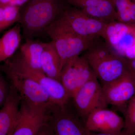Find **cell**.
Returning <instances> with one entry per match:
<instances>
[{"mask_svg":"<svg viewBox=\"0 0 135 135\" xmlns=\"http://www.w3.org/2000/svg\"><path fill=\"white\" fill-rule=\"evenodd\" d=\"M102 86L107 104L116 107L120 110L135 95V74L128 71Z\"/></svg>","mask_w":135,"mask_h":135,"instance_id":"30bf717a","label":"cell"},{"mask_svg":"<svg viewBox=\"0 0 135 135\" xmlns=\"http://www.w3.org/2000/svg\"><path fill=\"white\" fill-rule=\"evenodd\" d=\"M73 4L86 15L107 24L116 21L113 0H75Z\"/></svg>","mask_w":135,"mask_h":135,"instance_id":"9a60e30c","label":"cell"},{"mask_svg":"<svg viewBox=\"0 0 135 135\" xmlns=\"http://www.w3.org/2000/svg\"><path fill=\"white\" fill-rule=\"evenodd\" d=\"M0 65L3 73L9 72L32 79L45 89L51 102L55 104L64 105L70 103L71 98L62 83L48 77L42 71L33 69L25 62L20 53L13 55Z\"/></svg>","mask_w":135,"mask_h":135,"instance_id":"3957f363","label":"cell"},{"mask_svg":"<svg viewBox=\"0 0 135 135\" xmlns=\"http://www.w3.org/2000/svg\"><path fill=\"white\" fill-rule=\"evenodd\" d=\"M90 135H132L128 133L124 129L122 131L119 133L116 134H106L103 133H94V132H90Z\"/></svg>","mask_w":135,"mask_h":135,"instance_id":"cb8c5ba5","label":"cell"},{"mask_svg":"<svg viewBox=\"0 0 135 135\" xmlns=\"http://www.w3.org/2000/svg\"><path fill=\"white\" fill-rule=\"evenodd\" d=\"M4 17V7H0V33L3 31V26Z\"/></svg>","mask_w":135,"mask_h":135,"instance_id":"d4e9b609","label":"cell"},{"mask_svg":"<svg viewBox=\"0 0 135 135\" xmlns=\"http://www.w3.org/2000/svg\"><path fill=\"white\" fill-rule=\"evenodd\" d=\"M95 75L86 59L83 56H77L70 58L63 65L60 81L71 98Z\"/></svg>","mask_w":135,"mask_h":135,"instance_id":"9c48e42d","label":"cell"},{"mask_svg":"<svg viewBox=\"0 0 135 135\" xmlns=\"http://www.w3.org/2000/svg\"><path fill=\"white\" fill-rule=\"evenodd\" d=\"M11 0H0V7H4L10 5Z\"/></svg>","mask_w":135,"mask_h":135,"instance_id":"4316f807","label":"cell"},{"mask_svg":"<svg viewBox=\"0 0 135 135\" xmlns=\"http://www.w3.org/2000/svg\"><path fill=\"white\" fill-rule=\"evenodd\" d=\"M90 132L116 134L125 127L124 119L116 112L107 108L97 109L89 114L84 121Z\"/></svg>","mask_w":135,"mask_h":135,"instance_id":"8fae6325","label":"cell"},{"mask_svg":"<svg viewBox=\"0 0 135 135\" xmlns=\"http://www.w3.org/2000/svg\"><path fill=\"white\" fill-rule=\"evenodd\" d=\"M30 0H11L10 5L21 8Z\"/></svg>","mask_w":135,"mask_h":135,"instance_id":"603a6c76","label":"cell"},{"mask_svg":"<svg viewBox=\"0 0 135 135\" xmlns=\"http://www.w3.org/2000/svg\"><path fill=\"white\" fill-rule=\"evenodd\" d=\"M70 3H71V4H73V3L74 2V1L75 0H67Z\"/></svg>","mask_w":135,"mask_h":135,"instance_id":"83f0119b","label":"cell"},{"mask_svg":"<svg viewBox=\"0 0 135 135\" xmlns=\"http://www.w3.org/2000/svg\"><path fill=\"white\" fill-rule=\"evenodd\" d=\"M131 27L117 21L111 22L107 25L102 37L114 52L123 58L126 51L135 44V35Z\"/></svg>","mask_w":135,"mask_h":135,"instance_id":"4fadbf2b","label":"cell"},{"mask_svg":"<svg viewBox=\"0 0 135 135\" xmlns=\"http://www.w3.org/2000/svg\"><path fill=\"white\" fill-rule=\"evenodd\" d=\"M71 99L74 108L83 122L93 111L107 108L108 105L102 86L95 75L81 87Z\"/></svg>","mask_w":135,"mask_h":135,"instance_id":"8992f818","label":"cell"},{"mask_svg":"<svg viewBox=\"0 0 135 135\" xmlns=\"http://www.w3.org/2000/svg\"><path fill=\"white\" fill-rule=\"evenodd\" d=\"M22 7L19 22L26 40L45 31L65 9L58 0H30Z\"/></svg>","mask_w":135,"mask_h":135,"instance_id":"6da1fadb","label":"cell"},{"mask_svg":"<svg viewBox=\"0 0 135 135\" xmlns=\"http://www.w3.org/2000/svg\"><path fill=\"white\" fill-rule=\"evenodd\" d=\"M36 135H50L46 129V126H44L40 129Z\"/></svg>","mask_w":135,"mask_h":135,"instance_id":"484cf974","label":"cell"},{"mask_svg":"<svg viewBox=\"0 0 135 135\" xmlns=\"http://www.w3.org/2000/svg\"><path fill=\"white\" fill-rule=\"evenodd\" d=\"M60 16L75 34L86 38H102L107 25L88 16L80 9H65Z\"/></svg>","mask_w":135,"mask_h":135,"instance_id":"ba28073f","label":"cell"},{"mask_svg":"<svg viewBox=\"0 0 135 135\" xmlns=\"http://www.w3.org/2000/svg\"><path fill=\"white\" fill-rule=\"evenodd\" d=\"M83 56L102 86L129 71L128 60L114 52L100 39L84 52Z\"/></svg>","mask_w":135,"mask_h":135,"instance_id":"7a4b0ae2","label":"cell"},{"mask_svg":"<svg viewBox=\"0 0 135 135\" xmlns=\"http://www.w3.org/2000/svg\"><path fill=\"white\" fill-rule=\"evenodd\" d=\"M22 98L11 84L7 101L0 109V135H10L20 113Z\"/></svg>","mask_w":135,"mask_h":135,"instance_id":"5bb4252c","label":"cell"},{"mask_svg":"<svg viewBox=\"0 0 135 135\" xmlns=\"http://www.w3.org/2000/svg\"><path fill=\"white\" fill-rule=\"evenodd\" d=\"M48 110L32 107L22 100L19 118L10 135H36L47 121Z\"/></svg>","mask_w":135,"mask_h":135,"instance_id":"7c38bea8","label":"cell"},{"mask_svg":"<svg viewBox=\"0 0 135 135\" xmlns=\"http://www.w3.org/2000/svg\"><path fill=\"white\" fill-rule=\"evenodd\" d=\"M21 40V26L17 24L0 38V63L15 54Z\"/></svg>","mask_w":135,"mask_h":135,"instance_id":"e0dca14e","label":"cell"},{"mask_svg":"<svg viewBox=\"0 0 135 135\" xmlns=\"http://www.w3.org/2000/svg\"><path fill=\"white\" fill-rule=\"evenodd\" d=\"M41 64L42 70L47 76L60 81L62 69L61 60L51 41L45 44L42 54Z\"/></svg>","mask_w":135,"mask_h":135,"instance_id":"2e32d148","label":"cell"},{"mask_svg":"<svg viewBox=\"0 0 135 135\" xmlns=\"http://www.w3.org/2000/svg\"><path fill=\"white\" fill-rule=\"evenodd\" d=\"M69 103L53 104L48 111V119L45 126L50 135H90L84 122Z\"/></svg>","mask_w":135,"mask_h":135,"instance_id":"5b68a950","label":"cell"},{"mask_svg":"<svg viewBox=\"0 0 135 135\" xmlns=\"http://www.w3.org/2000/svg\"><path fill=\"white\" fill-rule=\"evenodd\" d=\"M23 100L29 106L47 110L53 104L45 89L34 80L24 76L9 72L4 73Z\"/></svg>","mask_w":135,"mask_h":135,"instance_id":"52a82bcc","label":"cell"},{"mask_svg":"<svg viewBox=\"0 0 135 135\" xmlns=\"http://www.w3.org/2000/svg\"><path fill=\"white\" fill-rule=\"evenodd\" d=\"M131 0H113L116 11V21L128 24L132 23L129 15Z\"/></svg>","mask_w":135,"mask_h":135,"instance_id":"ffe728a7","label":"cell"},{"mask_svg":"<svg viewBox=\"0 0 135 135\" xmlns=\"http://www.w3.org/2000/svg\"><path fill=\"white\" fill-rule=\"evenodd\" d=\"M45 32L50 36L59 54L62 68L70 58L88 50L100 38L88 39L75 34L59 16Z\"/></svg>","mask_w":135,"mask_h":135,"instance_id":"277c9868","label":"cell"},{"mask_svg":"<svg viewBox=\"0 0 135 135\" xmlns=\"http://www.w3.org/2000/svg\"><path fill=\"white\" fill-rule=\"evenodd\" d=\"M124 116V129L132 135H135V95L120 110Z\"/></svg>","mask_w":135,"mask_h":135,"instance_id":"d6986e66","label":"cell"},{"mask_svg":"<svg viewBox=\"0 0 135 135\" xmlns=\"http://www.w3.org/2000/svg\"><path fill=\"white\" fill-rule=\"evenodd\" d=\"M20 8L9 5L4 7L3 31L20 20Z\"/></svg>","mask_w":135,"mask_h":135,"instance_id":"44dd1931","label":"cell"},{"mask_svg":"<svg viewBox=\"0 0 135 135\" xmlns=\"http://www.w3.org/2000/svg\"><path fill=\"white\" fill-rule=\"evenodd\" d=\"M10 89V85H9L0 73V109L7 101L9 94Z\"/></svg>","mask_w":135,"mask_h":135,"instance_id":"7402d4cb","label":"cell"},{"mask_svg":"<svg viewBox=\"0 0 135 135\" xmlns=\"http://www.w3.org/2000/svg\"><path fill=\"white\" fill-rule=\"evenodd\" d=\"M45 44L38 40H27L21 46L20 53L21 56L27 64L33 69L42 71L41 59Z\"/></svg>","mask_w":135,"mask_h":135,"instance_id":"ac0fdd59","label":"cell"}]
</instances>
